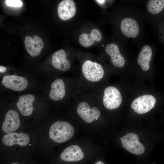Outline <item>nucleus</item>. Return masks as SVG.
I'll list each match as a JSON object with an SVG mask.
<instances>
[{"label": "nucleus", "instance_id": "nucleus-1", "mask_svg": "<svg viewBox=\"0 0 164 164\" xmlns=\"http://www.w3.org/2000/svg\"><path fill=\"white\" fill-rule=\"evenodd\" d=\"M74 132L73 126L70 123L59 121L50 126L49 136L55 142L61 143L70 139L73 136Z\"/></svg>", "mask_w": 164, "mask_h": 164}, {"label": "nucleus", "instance_id": "nucleus-2", "mask_svg": "<svg viewBox=\"0 0 164 164\" xmlns=\"http://www.w3.org/2000/svg\"><path fill=\"white\" fill-rule=\"evenodd\" d=\"M82 75L87 81L91 82H99L103 78L104 71L99 63L87 60L83 63L81 67Z\"/></svg>", "mask_w": 164, "mask_h": 164}, {"label": "nucleus", "instance_id": "nucleus-3", "mask_svg": "<svg viewBox=\"0 0 164 164\" xmlns=\"http://www.w3.org/2000/svg\"><path fill=\"white\" fill-rule=\"evenodd\" d=\"M102 101L106 108L113 110L120 105L122 98L120 92L117 88L110 86L106 87L104 90Z\"/></svg>", "mask_w": 164, "mask_h": 164}, {"label": "nucleus", "instance_id": "nucleus-4", "mask_svg": "<svg viewBox=\"0 0 164 164\" xmlns=\"http://www.w3.org/2000/svg\"><path fill=\"white\" fill-rule=\"evenodd\" d=\"M122 147L131 153L140 155L144 152V145L139 142L138 136L133 133H129L120 139Z\"/></svg>", "mask_w": 164, "mask_h": 164}, {"label": "nucleus", "instance_id": "nucleus-5", "mask_svg": "<svg viewBox=\"0 0 164 164\" xmlns=\"http://www.w3.org/2000/svg\"><path fill=\"white\" fill-rule=\"evenodd\" d=\"M155 97L151 95L140 96L135 99L131 107L134 111L139 114L146 113L153 108L156 102Z\"/></svg>", "mask_w": 164, "mask_h": 164}, {"label": "nucleus", "instance_id": "nucleus-6", "mask_svg": "<svg viewBox=\"0 0 164 164\" xmlns=\"http://www.w3.org/2000/svg\"><path fill=\"white\" fill-rule=\"evenodd\" d=\"M2 83L6 88L16 91H21L25 90L28 83L27 79L25 77L15 75L3 76Z\"/></svg>", "mask_w": 164, "mask_h": 164}, {"label": "nucleus", "instance_id": "nucleus-7", "mask_svg": "<svg viewBox=\"0 0 164 164\" xmlns=\"http://www.w3.org/2000/svg\"><path fill=\"white\" fill-rule=\"evenodd\" d=\"M77 112L82 119L88 123L97 120L101 114L97 108L95 107L91 108L88 104L84 101L79 104L77 108Z\"/></svg>", "mask_w": 164, "mask_h": 164}, {"label": "nucleus", "instance_id": "nucleus-8", "mask_svg": "<svg viewBox=\"0 0 164 164\" xmlns=\"http://www.w3.org/2000/svg\"><path fill=\"white\" fill-rule=\"evenodd\" d=\"M20 124L19 117L17 111L10 110L6 114L2 125L3 131L6 133L13 132L19 127Z\"/></svg>", "mask_w": 164, "mask_h": 164}, {"label": "nucleus", "instance_id": "nucleus-9", "mask_svg": "<svg viewBox=\"0 0 164 164\" xmlns=\"http://www.w3.org/2000/svg\"><path fill=\"white\" fill-rule=\"evenodd\" d=\"M76 8L75 3L72 0H64L59 4L57 13L59 18L63 20H67L75 15Z\"/></svg>", "mask_w": 164, "mask_h": 164}, {"label": "nucleus", "instance_id": "nucleus-10", "mask_svg": "<svg viewBox=\"0 0 164 164\" xmlns=\"http://www.w3.org/2000/svg\"><path fill=\"white\" fill-rule=\"evenodd\" d=\"M34 95L26 94L20 96L16 103V106L20 113L23 116H28L33 111V103L35 100Z\"/></svg>", "mask_w": 164, "mask_h": 164}, {"label": "nucleus", "instance_id": "nucleus-11", "mask_svg": "<svg viewBox=\"0 0 164 164\" xmlns=\"http://www.w3.org/2000/svg\"><path fill=\"white\" fill-rule=\"evenodd\" d=\"M24 43L27 52L32 57L39 55L44 46L42 39L39 36L35 35L34 36L33 39L30 36H26Z\"/></svg>", "mask_w": 164, "mask_h": 164}, {"label": "nucleus", "instance_id": "nucleus-12", "mask_svg": "<svg viewBox=\"0 0 164 164\" xmlns=\"http://www.w3.org/2000/svg\"><path fill=\"white\" fill-rule=\"evenodd\" d=\"M29 138L27 135L23 133H18L12 132L4 135L2 138L3 143L10 146L15 144L26 146L29 142Z\"/></svg>", "mask_w": 164, "mask_h": 164}, {"label": "nucleus", "instance_id": "nucleus-13", "mask_svg": "<svg viewBox=\"0 0 164 164\" xmlns=\"http://www.w3.org/2000/svg\"><path fill=\"white\" fill-rule=\"evenodd\" d=\"M120 28L122 32L129 38H136L139 33L138 23L132 18H126L123 19L121 22Z\"/></svg>", "mask_w": 164, "mask_h": 164}, {"label": "nucleus", "instance_id": "nucleus-14", "mask_svg": "<svg viewBox=\"0 0 164 164\" xmlns=\"http://www.w3.org/2000/svg\"><path fill=\"white\" fill-rule=\"evenodd\" d=\"M84 154L78 145H71L65 149L61 154L60 158L66 162H75L83 159Z\"/></svg>", "mask_w": 164, "mask_h": 164}, {"label": "nucleus", "instance_id": "nucleus-15", "mask_svg": "<svg viewBox=\"0 0 164 164\" xmlns=\"http://www.w3.org/2000/svg\"><path fill=\"white\" fill-rule=\"evenodd\" d=\"M66 94L65 84L60 78L54 80L51 85L49 92L50 98L54 101H59L63 99Z\"/></svg>", "mask_w": 164, "mask_h": 164}, {"label": "nucleus", "instance_id": "nucleus-16", "mask_svg": "<svg viewBox=\"0 0 164 164\" xmlns=\"http://www.w3.org/2000/svg\"><path fill=\"white\" fill-rule=\"evenodd\" d=\"M67 58V54L63 50L61 49L55 52L52 58L53 67L62 71L68 70L70 67V63Z\"/></svg>", "mask_w": 164, "mask_h": 164}, {"label": "nucleus", "instance_id": "nucleus-17", "mask_svg": "<svg viewBox=\"0 0 164 164\" xmlns=\"http://www.w3.org/2000/svg\"><path fill=\"white\" fill-rule=\"evenodd\" d=\"M106 53L111 57L112 63L115 67L121 68L125 65V61L120 53L118 46L114 43L107 45L105 47Z\"/></svg>", "mask_w": 164, "mask_h": 164}, {"label": "nucleus", "instance_id": "nucleus-18", "mask_svg": "<svg viewBox=\"0 0 164 164\" xmlns=\"http://www.w3.org/2000/svg\"><path fill=\"white\" fill-rule=\"evenodd\" d=\"M102 38L100 31L97 29H94L91 30L90 34L83 33L81 34L79 37V41L81 46L87 47L91 46L95 42H100Z\"/></svg>", "mask_w": 164, "mask_h": 164}, {"label": "nucleus", "instance_id": "nucleus-19", "mask_svg": "<svg viewBox=\"0 0 164 164\" xmlns=\"http://www.w3.org/2000/svg\"><path fill=\"white\" fill-rule=\"evenodd\" d=\"M152 55V51L151 47L147 45L145 46L140 52L137 59L138 64L141 66L143 70L146 71L149 69V62Z\"/></svg>", "mask_w": 164, "mask_h": 164}, {"label": "nucleus", "instance_id": "nucleus-20", "mask_svg": "<svg viewBox=\"0 0 164 164\" xmlns=\"http://www.w3.org/2000/svg\"><path fill=\"white\" fill-rule=\"evenodd\" d=\"M147 8L150 13L158 14L164 8V0H150L148 3Z\"/></svg>", "mask_w": 164, "mask_h": 164}, {"label": "nucleus", "instance_id": "nucleus-21", "mask_svg": "<svg viewBox=\"0 0 164 164\" xmlns=\"http://www.w3.org/2000/svg\"><path fill=\"white\" fill-rule=\"evenodd\" d=\"M6 5L9 6L20 7L22 5V1L19 0H6Z\"/></svg>", "mask_w": 164, "mask_h": 164}, {"label": "nucleus", "instance_id": "nucleus-22", "mask_svg": "<svg viewBox=\"0 0 164 164\" xmlns=\"http://www.w3.org/2000/svg\"><path fill=\"white\" fill-rule=\"evenodd\" d=\"M6 68L3 66H0V72H3L5 71Z\"/></svg>", "mask_w": 164, "mask_h": 164}, {"label": "nucleus", "instance_id": "nucleus-23", "mask_svg": "<svg viewBox=\"0 0 164 164\" xmlns=\"http://www.w3.org/2000/svg\"><path fill=\"white\" fill-rule=\"evenodd\" d=\"M105 1L104 0H96L97 2L101 4L105 2Z\"/></svg>", "mask_w": 164, "mask_h": 164}, {"label": "nucleus", "instance_id": "nucleus-24", "mask_svg": "<svg viewBox=\"0 0 164 164\" xmlns=\"http://www.w3.org/2000/svg\"><path fill=\"white\" fill-rule=\"evenodd\" d=\"M95 164H104V163L101 161H98L95 163Z\"/></svg>", "mask_w": 164, "mask_h": 164}, {"label": "nucleus", "instance_id": "nucleus-25", "mask_svg": "<svg viewBox=\"0 0 164 164\" xmlns=\"http://www.w3.org/2000/svg\"><path fill=\"white\" fill-rule=\"evenodd\" d=\"M11 164H18V163H12Z\"/></svg>", "mask_w": 164, "mask_h": 164}, {"label": "nucleus", "instance_id": "nucleus-26", "mask_svg": "<svg viewBox=\"0 0 164 164\" xmlns=\"http://www.w3.org/2000/svg\"><path fill=\"white\" fill-rule=\"evenodd\" d=\"M29 145H31V144H30Z\"/></svg>", "mask_w": 164, "mask_h": 164}]
</instances>
